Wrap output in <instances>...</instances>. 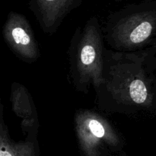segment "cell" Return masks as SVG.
Here are the masks:
<instances>
[{"label":"cell","instance_id":"obj_5","mask_svg":"<svg viewBox=\"0 0 156 156\" xmlns=\"http://www.w3.org/2000/svg\"><path fill=\"white\" fill-rule=\"evenodd\" d=\"M6 44L14 54L24 62L31 63L39 59L37 41L32 27L24 15L10 12L2 27Z\"/></svg>","mask_w":156,"mask_h":156},{"label":"cell","instance_id":"obj_1","mask_svg":"<svg viewBox=\"0 0 156 156\" xmlns=\"http://www.w3.org/2000/svg\"><path fill=\"white\" fill-rule=\"evenodd\" d=\"M155 47L118 52L105 47L102 81L95 105L110 114L132 115L151 110L156 100Z\"/></svg>","mask_w":156,"mask_h":156},{"label":"cell","instance_id":"obj_6","mask_svg":"<svg viewBox=\"0 0 156 156\" xmlns=\"http://www.w3.org/2000/svg\"><path fill=\"white\" fill-rule=\"evenodd\" d=\"M82 2L83 0H30L28 6L43 31L52 34Z\"/></svg>","mask_w":156,"mask_h":156},{"label":"cell","instance_id":"obj_8","mask_svg":"<svg viewBox=\"0 0 156 156\" xmlns=\"http://www.w3.org/2000/svg\"><path fill=\"white\" fill-rule=\"evenodd\" d=\"M114 1H115L116 2H122V1H123V0H114Z\"/></svg>","mask_w":156,"mask_h":156},{"label":"cell","instance_id":"obj_2","mask_svg":"<svg viewBox=\"0 0 156 156\" xmlns=\"http://www.w3.org/2000/svg\"><path fill=\"white\" fill-rule=\"evenodd\" d=\"M101 29L111 50L134 52L146 49L156 37V0L128 4L111 12Z\"/></svg>","mask_w":156,"mask_h":156},{"label":"cell","instance_id":"obj_4","mask_svg":"<svg viewBox=\"0 0 156 156\" xmlns=\"http://www.w3.org/2000/svg\"><path fill=\"white\" fill-rule=\"evenodd\" d=\"M75 129L85 156H101L123 146V140L105 117L91 110H79L75 115Z\"/></svg>","mask_w":156,"mask_h":156},{"label":"cell","instance_id":"obj_3","mask_svg":"<svg viewBox=\"0 0 156 156\" xmlns=\"http://www.w3.org/2000/svg\"><path fill=\"white\" fill-rule=\"evenodd\" d=\"M105 43L98 17L75 30L68 50L69 75L77 91L87 94L91 87L95 90L101 83Z\"/></svg>","mask_w":156,"mask_h":156},{"label":"cell","instance_id":"obj_7","mask_svg":"<svg viewBox=\"0 0 156 156\" xmlns=\"http://www.w3.org/2000/svg\"><path fill=\"white\" fill-rule=\"evenodd\" d=\"M12 111L21 119V127L24 134L37 132L38 116L34 101L28 90L23 85L14 82L10 95Z\"/></svg>","mask_w":156,"mask_h":156}]
</instances>
